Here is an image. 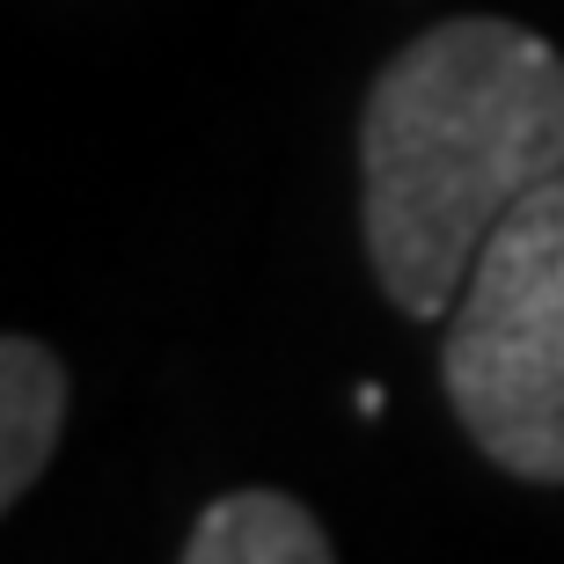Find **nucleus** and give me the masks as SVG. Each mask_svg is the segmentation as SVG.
Returning a JSON list of instances; mask_svg holds the SVG:
<instances>
[{
    "label": "nucleus",
    "instance_id": "nucleus-1",
    "mask_svg": "<svg viewBox=\"0 0 564 564\" xmlns=\"http://www.w3.org/2000/svg\"><path fill=\"white\" fill-rule=\"evenodd\" d=\"M564 176V52L521 22H433L359 110V228L403 315H455L469 264L528 191Z\"/></svg>",
    "mask_w": 564,
    "mask_h": 564
},
{
    "label": "nucleus",
    "instance_id": "nucleus-2",
    "mask_svg": "<svg viewBox=\"0 0 564 564\" xmlns=\"http://www.w3.org/2000/svg\"><path fill=\"white\" fill-rule=\"evenodd\" d=\"M440 381L506 477L564 484V176L528 191L477 250Z\"/></svg>",
    "mask_w": 564,
    "mask_h": 564
},
{
    "label": "nucleus",
    "instance_id": "nucleus-3",
    "mask_svg": "<svg viewBox=\"0 0 564 564\" xmlns=\"http://www.w3.org/2000/svg\"><path fill=\"white\" fill-rule=\"evenodd\" d=\"M66 433V367L37 337L0 345V506H22V491L44 477V462Z\"/></svg>",
    "mask_w": 564,
    "mask_h": 564
},
{
    "label": "nucleus",
    "instance_id": "nucleus-4",
    "mask_svg": "<svg viewBox=\"0 0 564 564\" xmlns=\"http://www.w3.org/2000/svg\"><path fill=\"white\" fill-rule=\"evenodd\" d=\"M176 564H337L330 535L286 491H228L191 528Z\"/></svg>",
    "mask_w": 564,
    "mask_h": 564
}]
</instances>
